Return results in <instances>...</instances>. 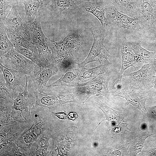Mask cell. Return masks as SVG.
<instances>
[{"label": "cell", "mask_w": 156, "mask_h": 156, "mask_svg": "<svg viewBox=\"0 0 156 156\" xmlns=\"http://www.w3.org/2000/svg\"><path fill=\"white\" fill-rule=\"evenodd\" d=\"M0 68L3 74L6 87L12 92L13 97H16L24 89L28 75L23 73L8 68L1 62Z\"/></svg>", "instance_id": "cell-10"}, {"label": "cell", "mask_w": 156, "mask_h": 156, "mask_svg": "<svg viewBox=\"0 0 156 156\" xmlns=\"http://www.w3.org/2000/svg\"><path fill=\"white\" fill-rule=\"evenodd\" d=\"M153 49L154 50V52H155L156 54V44L153 46Z\"/></svg>", "instance_id": "cell-36"}, {"label": "cell", "mask_w": 156, "mask_h": 156, "mask_svg": "<svg viewBox=\"0 0 156 156\" xmlns=\"http://www.w3.org/2000/svg\"><path fill=\"white\" fill-rule=\"evenodd\" d=\"M45 6L54 12L60 14L75 12L80 9L72 0H53Z\"/></svg>", "instance_id": "cell-19"}, {"label": "cell", "mask_w": 156, "mask_h": 156, "mask_svg": "<svg viewBox=\"0 0 156 156\" xmlns=\"http://www.w3.org/2000/svg\"><path fill=\"white\" fill-rule=\"evenodd\" d=\"M79 75L78 74H75L73 72L68 71L64 73L58 80L47 86V88L59 86H70L71 82Z\"/></svg>", "instance_id": "cell-24"}, {"label": "cell", "mask_w": 156, "mask_h": 156, "mask_svg": "<svg viewBox=\"0 0 156 156\" xmlns=\"http://www.w3.org/2000/svg\"><path fill=\"white\" fill-rule=\"evenodd\" d=\"M152 63L146 64L138 70L122 77L129 85L147 90L154 86L155 76L153 73Z\"/></svg>", "instance_id": "cell-5"}, {"label": "cell", "mask_w": 156, "mask_h": 156, "mask_svg": "<svg viewBox=\"0 0 156 156\" xmlns=\"http://www.w3.org/2000/svg\"><path fill=\"white\" fill-rule=\"evenodd\" d=\"M42 5V6H45L53 0H39Z\"/></svg>", "instance_id": "cell-35"}, {"label": "cell", "mask_w": 156, "mask_h": 156, "mask_svg": "<svg viewBox=\"0 0 156 156\" xmlns=\"http://www.w3.org/2000/svg\"><path fill=\"white\" fill-rule=\"evenodd\" d=\"M27 25L34 45L49 64L52 53L48 44L49 38L45 36L42 30L38 16L33 22Z\"/></svg>", "instance_id": "cell-6"}, {"label": "cell", "mask_w": 156, "mask_h": 156, "mask_svg": "<svg viewBox=\"0 0 156 156\" xmlns=\"http://www.w3.org/2000/svg\"><path fill=\"white\" fill-rule=\"evenodd\" d=\"M59 71L58 68L53 65L40 67L38 71L33 73L29 76L32 80L34 92H44L47 88V84L51 77Z\"/></svg>", "instance_id": "cell-15"}, {"label": "cell", "mask_w": 156, "mask_h": 156, "mask_svg": "<svg viewBox=\"0 0 156 156\" xmlns=\"http://www.w3.org/2000/svg\"><path fill=\"white\" fill-rule=\"evenodd\" d=\"M49 138L45 133L43 135L40 140L37 142L33 152H34L32 155L45 156L47 154V148L49 146Z\"/></svg>", "instance_id": "cell-26"}, {"label": "cell", "mask_w": 156, "mask_h": 156, "mask_svg": "<svg viewBox=\"0 0 156 156\" xmlns=\"http://www.w3.org/2000/svg\"><path fill=\"white\" fill-rule=\"evenodd\" d=\"M0 22H2L13 7L16 5L18 6L19 3L17 0H0Z\"/></svg>", "instance_id": "cell-25"}, {"label": "cell", "mask_w": 156, "mask_h": 156, "mask_svg": "<svg viewBox=\"0 0 156 156\" xmlns=\"http://www.w3.org/2000/svg\"><path fill=\"white\" fill-rule=\"evenodd\" d=\"M96 103L104 113L106 120L110 122L112 131L117 133L130 132L127 124L124 120L125 118L122 112L112 109L100 101H97Z\"/></svg>", "instance_id": "cell-14"}, {"label": "cell", "mask_w": 156, "mask_h": 156, "mask_svg": "<svg viewBox=\"0 0 156 156\" xmlns=\"http://www.w3.org/2000/svg\"><path fill=\"white\" fill-rule=\"evenodd\" d=\"M55 115L60 119H65L67 118L66 114L63 112L56 113L55 114Z\"/></svg>", "instance_id": "cell-32"}, {"label": "cell", "mask_w": 156, "mask_h": 156, "mask_svg": "<svg viewBox=\"0 0 156 156\" xmlns=\"http://www.w3.org/2000/svg\"><path fill=\"white\" fill-rule=\"evenodd\" d=\"M152 113H153V114H155V115L156 116V112L153 111L152 112Z\"/></svg>", "instance_id": "cell-38"}, {"label": "cell", "mask_w": 156, "mask_h": 156, "mask_svg": "<svg viewBox=\"0 0 156 156\" xmlns=\"http://www.w3.org/2000/svg\"><path fill=\"white\" fill-rule=\"evenodd\" d=\"M0 26V56L1 58L8 52L14 49V46L9 38L5 27L1 24Z\"/></svg>", "instance_id": "cell-23"}, {"label": "cell", "mask_w": 156, "mask_h": 156, "mask_svg": "<svg viewBox=\"0 0 156 156\" xmlns=\"http://www.w3.org/2000/svg\"><path fill=\"white\" fill-rule=\"evenodd\" d=\"M105 15L109 24L119 28L131 30H142L137 18L131 17L118 10L114 7L106 5Z\"/></svg>", "instance_id": "cell-9"}, {"label": "cell", "mask_w": 156, "mask_h": 156, "mask_svg": "<svg viewBox=\"0 0 156 156\" xmlns=\"http://www.w3.org/2000/svg\"><path fill=\"white\" fill-rule=\"evenodd\" d=\"M150 108H152H152L153 109L156 108V105L150 107Z\"/></svg>", "instance_id": "cell-37"}, {"label": "cell", "mask_w": 156, "mask_h": 156, "mask_svg": "<svg viewBox=\"0 0 156 156\" xmlns=\"http://www.w3.org/2000/svg\"><path fill=\"white\" fill-rule=\"evenodd\" d=\"M149 94V91L146 90L129 85L122 88L120 92L115 96L124 98L127 101V104H132L148 116L145 103Z\"/></svg>", "instance_id": "cell-8"}, {"label": "cell", "mask_w": 156, "mask_h": 156, "mask_svg": "<svg viewBox=\"0 0 156 156\" xmlns=\"http://www.w3.org/2000/svg\"><path fill=\"white\" fill-rule=\"evenodd\" d=\"M78 6L80 9L90 13L95 16L100 22L102 28L107 32L109 24L105 15L106 4L104 2H88L82 3Z\"/></svg>", "instance_id": "cell-17"}, {"label": "cell", "mask_w": 156, "mask_h": 156, "mask_svg": "<svg viewBox=\"0 0 156 156\" xmlns=\"http://www.w3.org/2000/svg\"><path fill=\"white\" fill-rule=\"evenodd\" d=\"M122 77L120 76L118 73L112 81L111 89L112 92L115 93V95L119 93L122 89L121 84Z\"/></svg>", "instance_id": "cell-30"}, {"label": "cell", "mask_w": 156, "mask_h": 156, "mask_svg": "<svg viewBox=\"0 0 156 156\" xmlns=\"http://www.w3.org/2000/svg\"><path fill=\"white\" fill-rule=\"evenodd\" d=\"M137 18L142 31L148 33L156 32V5L151 0H143Z\"/></svg>", "instance_id": "cell-12"}, {"label": "cell", "mask_w": 156, "mask_h": 156, "mask_svg": "<svg viewBox=\"0 0 156 156\" xmlns=\"http://www.w3.org/2000/svg\"><path fill=\"white\" fill-rule=\"evenodd\" d=\"M90 31L93 36V44L87 57L82 62L78 63L79 70L81 68L92 62H99L101 66H108L111 64L109 61L110 55L104 44L107 32L102 27H98L91 28Z\"/></svg>", "instance_id": "cell-3"}, {"label": "cell", "mask_w": 156, "mask_h": 156, "mask_svg": "<svg viewBox=\"0 0 156 156\" xmlns=\"http://www.w3.org/2000/svg\"><path fill=\"white\" fill-rule=\"evenodd\" d=\"M78 5L83 3L91 2H103L104 0H72Z\"/></svg>", "instance_id": "cell-31"}, {"label": "cell", "mask_w": 156, "mask_h": 156, "mask_svg": "<svg viewBox=\"0 0 156 156\" xmlns=\"http://www.w3.org/2000/svg\"><path fill=\"white\" fill-rule=\"evenodd\" d=\"M0 78V99H3L6 101H10L14 99L12 94L6 87L5 83L2 81L1 77Z\"/></svg>", "instance_id": "cell-29"}, {"label": "cell", "mask_w": 156, "mask_h": 156, "mask_svg": "<svg viewBox=\"0 0 156 156\" xmlns=\"http://www.w3.org/2000/svg\"><path fill=\"white\" fill-rule=\"evenodd\" d=\"M154 134H150L148 133H144L138 136L137 139L135 140L134 143V150L136 154L141 152L144 146V142L146 138Z\"/></svg>", "instance_id": "cell-27"}, {"label": "cell", "mask_w": 156, "mask_h": 156, "mask_svg": "<svg viewBox=\"0 0 156 156\" xmlns=\"http://www.w3.org/2000/svg\"><path fill=\"white\" fill-rule=\"evenodd\" d=\"M38 136L30 128L21 134L15 141L16 144L23 148H30L31 145L36 141Z\"/></svg>", "instance_id": "cell-22"}, {"label": "cell", "mask_w": 156, "mask_h": 156, "mask_svg": "<svg viewBox=\"0 0 156 156\" xmlns=\"http://www.w3.org/2000/svg\"><path fill=\"white\" fill-rule=\"evenodd\" d=\"M122 65L119 75L122 77L125 70L133 67L135 69L141 68L144 64L152 63L156 60V54L143 48L140 43L124 41L121 48Z\"/></svg>", "instance_id": "cell-2"}, {"label": "cell", "mask_w": 156, "mask_h": 156, "mask_svg": "<svg viewBox=\"0 0 156 156\" xmlns=\"http://www.w3.org/2000/svg\"><path fill=\"white\" fill-rule=\"evenodd\" d=\"M36 97L35 106L42 107H53L67 103H76L73 94H60L34 92Z\"/></svg>", "instance_id": "cell-13"}, {"label": "cell", "mask_w": 156, "mask_h": 156, "mask_svg": "<svg viewBox=\"0 0 156 156\" xmlns=\"http://www.w3.org/2000/svg\"><path fill=\"white\" fill-rule=\"evenodd\" d=\"M48 42L52 53L50 64L56 66L59 71L63 73L70 69L79 70L77 56L83 43L80 34L73 32L59 42L49 39Z\"/></svg>", "instance_id": "cell-1"}, {"label": "cell", "mask_w": 156, "mask_h": 156, "mask_svg": "<svg viewBox=\"0 0 156 156\" xmlns=\"http://www.w3.org/2000/svg\"><path fill=\"white\" fill-rule=\"evenodd\" d=\"M13 44L15 51L32 61L40 67H44L49 65L39 52L32 51L16 44Z\"/></svg>", "instance_id": "cell-21"}, {"label": "cell", "mask_w": 156, "mask_h": 156, "mask_svg": "<svg viewBox=\"0 0 156 156\" xmlns=\"http://www.w3.org/2000/svg\"><path fill=\"white\" fill-rule=\"evenodd\" d=\"M153 68L155 73V79L154 81V87L156 89V60H155L152 63Z\"/></svg>", "instance_id": "cell-34"}, {"label": "cell", "mask_w": 156, "mask_h": 156, "mask_svg": "<svg viewBox=\"0 0 156 156\" xmlns=\"http://www.w3.org/2000/svg\"><path fill=\"white\" fill-rule=\"evenodd\" d=\"M107 66L101 65L99 73L87 82L77 83L73 86L76 87V91L79 94L85 93L87 95L85 101L92 95L105 96L109 95L108 85L110 76Z\"/></svg>", "instance_id": "cell-4"}, {"label": "cell", "mask_w": 156, "mask_h": 156, "mask_svg": "<svg viewBox=\"0 0 156 156\" xmlns=\"http://www.w3.org/2000/svg\"><path fill=\"white\" fill-rule=\"evenodd\" d=\"M24 6L25 15L24 21L26 24L33 22L38 16V11L42 5L39 0H19Z\"/></svg>", "instance_id": "cell-20"}, {"label": "cell", "mask_w": 156, "mask_h": 156, "mask_svg": "<svg viewBox=\"0 0 156 156\" xmlns=\"http://www.w3.org/2000/svg\"><path fill=\"white\" fill-rule=\"evenodd\" d=\"M18 6L13 7L4 21L0 24L5 27L7 34L24 37L32 41L28 27L19 15Z\"/></svg>", "instance_id": "cell-7"}, {"label": "cell", "mask_w": 156, "mask_h": 156, "mask_svg": "<svg viewBox=\"0 0 156 156\" xmlns=\"http://www.w3.org/2000/svg\"><path fill=\"white\" fill-rule=\"evenodd\" d=\"M3 57H5L11 68L23 73L28 76L38 71L40 68L14 49L8 52Z\"/></svg>", "instance_id": "cell-11"}, {"label": "cell", "mask_w": 156, "mask_h": 156, "mask_svg": "<svg viewBox=\"0 0 156 156\" xmlns=\"http://www.w3.org/2000/svg\"><path fill=\"white\" fill-rule=\"evenodd\" d=\"M68 117L70 120H74L78 117V116L76 113L71 112L68 115Z\"/></svg>", "instance_id": "cell-33"}, {"label": "cell", "mask_w": 156, "mask_h": 156, "mask_svg": "<svg viewBox=\"0 0 156 156\" xmlns=\"http://www.w3.org/2000/svg\"><path fill=\"white\" fill-rule=\"evenodd\" d=\"M17 0L18 1V3H19V0Z\"/></svg>", "instance_id": "cell-39"}, {"label": "cell", "mask_w": 156, "mask_h": 156, "mask_svg": "<svg viewBox=\"0 0 156 156\" xmlns=\"http://www.w3.org/2000/svg\"><path fill=\"white\" fill-rule=\"evenodd\" d=\"M106 5L113 6L120 12L131 17L137 18L141 5L135 0H104Z\"/></svg>", "instance_id": "cell-16"}, {"label": "cell", "mask_w": 156, "mask_h": 156, "mask_svg": "<svg viewBox=\"0 0 156 156\" xmlns=\"http://www.w3.org/2000/svg\"><path fill=\"white\" fill-rule=\"evenodd\" d=\"M28 78L23 91L22 93L19 92L15 99H13V105L11 106L12 110L19 111L20 116L21 113V116H23L25 120L28 118L29 116L28 107L33 102L31 96L27 89Z\"/></svg>", "instance_id": "cell-18"}, {"label": "cell", "mask_w": 156, "mask_h": 156, "mask_svg": "<svg viewBox=\"0 0 156 156\" xmlns=\"http://www.w3.org/2000/svg\"><path fill=\"white\" fill-rule=\"evenodd\" d=\"M101 65L99 66L93 68H87L83 67V69L81 71V75L79 76V80L82 81L86 80L91 78L96 73L100 70Z\"/></svg>", "instance_id": "cell-28"}]
</instances>
